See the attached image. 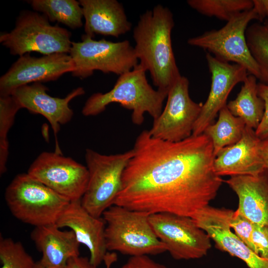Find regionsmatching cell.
<instances>
[{"label":"cell","mask_w":268,"mask_h":268,"mask_svg":"<svg viewBox=\"0 0 268 268\" xmlns=\"http://www.w3.org/2000/svg\"><path fill=\"white\" fill-rule=\"evenodd\" d=\"M211 83L208 97L202 105L196 121L192 135L203 134L205 128L212 124L220 110L226 106V101L233 88L243 82L249 74L243 67L222 61L211 54H206Z\"/></svg>","instance_id":"9a60e30c"},{"label":"cell","mask_w":268,"mask_h":268,"mask_svg":"<svg viewBox=\"0 0 268 268\" xmlns=\"http://www.w3.org/2000/svg\"><path fill=\"white\" fill-rule=\"evenodd\" d=\"M246 38L250 53L258 65L260 83L268 85V19L248 26Z\"/></svg>","instance_id":"d4e9b609"},{"label":"cell","mask_w":268,"mask_h":268,"mask_svg":"<svg viewBox=\"0 0 268 268\" xmlns=\"http://www.w3.org/2000/svg\"><path fill=\"white\" fill-rule=\"evenodd\" d=\"M27 2L35 11L42 13L51 22L62 23L73 29L83 25V11L79 1L30 0Z\"/></svg>","instance_id":"cb8c5ba5"},{"label":"cell","mask_w":268,"mask_h":268,"mask_svg":"<svg viewBox=\"0 0 268 268\" xmlns=\"http://www.w3.org/2000/svg\"><path fill=\"white\" fill-rule=\"evenodd\" d=\"M189 86L188 79L181 75L171 87L164 109L153 120L152 126L148 130L152 137L177 142L192 135L203 104L196 103L191 98Z\"/></svg>","instance_id":"8fae6325"},{"label":"cell","mask_w":268,"mask_h":268,"mask_svg":"<svg viewBox=\"0 0 268 268\" xmlns=\"http://www.w3.org/2000/svg\"><path fill=\"white\" fill-rule=\"evenodd\" d=\"M57 224L35 227L30 237L42 253L46 268H66L69 260L79 256L80 243L72 230L62 231Z\"/></svg>","instance_id":"44dd1931"},{"label":"cell","mask_w":268,"mask_h":268,"mask_svg":"<svg viewBox=\"0 0 268 268\" xmlns=\"http://www.w3.org/2000/svg\"><path fill=\"white\" fill-rule=\"evenodd\" d=\"M149 216L147 213L115 204L106 210L102 217L106 224L107 250L131 257L158 255L167 251L155 234Z\"/></svg>","instance_id":"277c9868"},{"label":"cell","mask_w":268,"mask_h":268,"mask_svg":"<svg viewBox=\"0 0 268 268\" xmlns=\"http://www.w3.org/2000/svg\"><path fill=\"white\" fill-rule=\"evenodd\" d=\"M33 268H46L43 266L39 261V262H36Z\"/></svg>","instance_id":"8d00e7d4"},{"label":"cell","mask_w":268,"mask_h":268,"mask_svg":"<svg viewBox=\"0 0 268 268\" xmlns=\"http://www.w3.org/2000/svg\"><path fill=\"white\" fill-rule=\"evenodd\" d=\"M133 155L132 149L111 155L86 149L88 181L81 202L94 216L102 217L104 212L114 204L122 189L124 171Z\"/></svg>","instance_id":"52a82bcc"},{"label":"cell","mask_w":268,"mask_h":268,"mask_svg":"<svg viewBox=\"0 0 268 268\" xmlns=\"http://www.w3.org/2000/svg\"><path fill=\"white\" fill-rule=\"evenodd\" d=\"M27 173L69 201L81 200L88 181L86 166L55 151L41 153Z\"/></svg>","instance_id":"7c38bea8"},{"label":"cell","mask_w":268,"mask_h":268,"mask_svg":"<svg viewBox=\"0 0 268 268\" xmlns=\"http://www.w3.org/2000/svg\"><path fill=\"white\" fill-rule=\"evenodd\" d=\"M260 153L266 169L268 172V139L262 140Z\"/></svg>","instance_id":"e575fe53"},{"label":"cell","mask_w":268,"mask_h":268,"mask_svg":"<svg viewBox=\"0 0 268 268\" xmlns=\"http://www.w3.org/2000/svg\"><path fill=\"white\" fill-rule=\"evenodd\" d=\"M252 242L256 253L268 260V227L254 223Z\"/></svg>","instance_id":"f546056e"},{"label":"cell","mask_w":268,"mask_h":268,"mask_svg":"<svg viewBox=\"0 0 268 268\" xmlns=\"http://www.w3.org/2000/svg\"><path fill=\"white\" fill-rule=\"evenodd\" d=\"M69 54L74 65L71 74L80 79L91 76L95 70L119 76L133 69L139 63L128 40H95L85 34L81 41L72 42Z\"/></svg>","instance_id":"ba28073f"},{"label":"cell","mask_w":268,"mask_h":268,"mask_svg":"<svg viewBox=\"0 0 268 268\" xmlns=\"http://www.w3.org/2000/svg\"><path fill=\"white\" fill-rule=\"evenodd\" d=\"M258 93L264 102L265 109L262 120L255 132L258 137L264 140L268 139V85L259 82Z\"/></svg>","instance_id":"4dcf8cb0"},{"label":"cell","mask_w":268,"mask_h":268,"mask_svg":"<svg viewBox=\"0 0 268 268\" xmlns=\"http://www.w3.org/2000/svg\"><path fill=\"white\" fill-rule=\"evenodd\" d=\"M44 14L36 11H22L14 28L0 35V43L11 55L21 56L32 52L44 55L69 54L72 41L71 32L57 25H52Z\"/></svg>","instance_id":"8992f818"},{"label":"cell","mask_w":268,"mask_h":268,"mask_svg":"<svg viewBox=\"0 0 268 268\" xmlns=\"http://www.w3.org/2000/svg\"><path fill=\"white\" fill-rule=\"evenodd\" d=\"M149 219L157 237L175 260L200 259L211 247L208 235L191 217L159 213L149 215Z\"/></svg>","instance_id":"30bf717a"},{"label":"cell","mask_w":268,"mask_h":268,"mask_svg":"<svg viewBox=\"0 0 268 268\" xmlns=\"http://www.w3.org/2000/svg\"><path fill=\"white\" fill-rule=\"evenodd\" d=\"M173 14L157 4L141 14L133 30L134 47L138 63L149 72L157 89L168 92L181 76L173 50Z\"/></svg>","instance_id":"7a4b0ae2"},{"label":"cell","mask_w":268,"mask_h":268,"mask_svg":"<svg viewBox=\"0 0 268 268\" xmlns=\"http://www.w3.org/2000/svg\"><path fill=\"white\" fill-rule=\"evenodd\" d=\"M56 224L60 228L72 230L78 242L86 246L90 263L98 267L107 253L104 220L91 214L82 206L81 200L70 201L59 216Z\"/></svg>","instance_id":"e0dca14e"},{"label":"cell","mask_w":268,"mask_h":268,"mask_svg":"<svg viewBox=\"0 0 268 268\" xmlns=\"http://www.w3.org/2000/svg\"><path fill=\"white\" fill-rule=\"evenodd\" d=\"M74 69L69 54L54 53L40 57L29 53L19 58L0 78V95H11L16 88L36 82L57 80Z\"/></svg>","instance_id":"4fadbf2b"},{"label":"cell","mask_w":268,"mask_h":268,"mask_svg":"<svg viewBox=\"0 0 268 268\" xmlns=\"http://www.w3.org/2000/svg\"><path fill=\"white\" fill-rule=\"evenodd\" d=\"M230 226L236 236L256 253L252 242L254 223L236 210L231 215Z\"/></svg>","instance_id":"f1b7e54d"},{"label":"cell","mask_w":268,"mask_h":268,"mask_svg":"<svg viewBox=\"0 0 268 268\" xmlns=\"http://www.w3.org/2000/svg\"><path fill=\"white\" fill-rule=\"evenodd\" d=\"M257 78L249 74L236 98L226 106L235 116L241 119L246 126L256 130L263 116L265 103L258 93Z\"/></svg>","instance_id":"7402d4cb"},{"label":"cell","mask_w":268,"mask_h":268,"mask_svg":"<svg viewBox=\"0 0 268 268\" xmlns=\"http://www.w3.org/2000/svg\"><path fill=\"white\" fill-rule=\"evenodd\" d=\"M21 108L12 95H0V174L7 170L9 154L7 134Z\"/></svg>","instance_id":"4316f807"},{"label":"cell","mask_w":268,"mask_h":268,"mask_svg":"<svg viewBox=\"0 0 268 268\" xmlns=\"http://www.w3.org/2000/svg\"><path fill=\"white\" fill-rule=\"evenodd\" d=\"M85 19V35L118 38L132 27L122 4L116 0H79Z\"/></svg>","instance_id":"ffe728a7"},{"label":"cell","mask_w":268,"mask_h":268,"mask_svg":"<svg viewBox=\"0 0 268 268\" xmlns=\"http://www.w3.org/2000/svg\"><path fill=\"white\" fill-rule=\"evenodd\" d=\"M253 20L260 21L258 14L253 7L236 14L221 28L207 31L190 38L187 43L206 50L222 61L232 62L244 67L249 74L258 79L259 69L250 53L246 38L247 28Z\"/></svg>","instance_id":"9c48e42d"},{"label":"cell","mask_w":268,"mask_h":268,"mask_svg":"<svg viewBox=\"0 0 268 268\" xmlns=\"http://www.w3.org/2000/svg\"><path fill=\"white\" fill-rule=\"evenodd\" d=\"M113 264V262L111 260H108L105 262L106 268H111Z\"/></svg>","instance_id":"d590c367"},{"label":"cell","mask_w":268,"mask_h":268,"mask_svg":"<svg viewBox=\"0 0 268 268\" xmlns=\"http://www.w3.org/2000/svg\"><path fill=\"white\" fill-rule=\"evenodd\" d=\"M233 212L209 205L191 218L215 242L217 249L242 260L249 268H268V260L254 252L231 231L230 220Z\"/></svg>","instance_id":"5bb4252c"},{"label":"cell","mask_w":268,"mask_h":268,"mask_svg":"<svg viewBox=\"0 0 268 268\" xmlns=\"http://www.w3.org/2000/svg\"><path fill=\"white\" fill-rule=\"evenodd\" d=\"M120 268H168L148 256L131 257Z\"/></svg>","instance_id":"1f68e13d"},{"label":"cell","mask_w":268,"mask_h":268,"mask_svg":"<svg viewBox=\"0 0 268 268\" xmlns=\"http://www.w3.org/2000/svg\"><path fill=\"white\" fill-rule=\"evenodd\" d=\"M4 198L12 214L34 227L55 224L70 201L27 173L17 175Z\"/></svg>","instance_id":"5b68a950"},{"label":"cell","mask_w":268,"mask_h":268,"mask_svg":"<svg viewBox=\"0 0 268 268\" xmlns=\"http://www.w3.org/2000/svg\"><path fill=\"white\" fill-rule=\"evenodd\" d=\"M236 193L239 212L253 223L268 227V172L231 176L223 180Z\"/></svg>","instance_id":"d6986e66"},{"label":"cell","mask_w":268,"mask_h":268,"mask_svg":"<svg viewBox=\"0 0 268 268\" xmlns=\"http://www.w3.org/2000/svg\"><path fill=\"white\" fill-rule=\"evenodd\" d=\"M245 127L244 121L234 116L225 106L219 112L217 121L208 126L203 134L210 139L215 156L223 148L238 142Z\"/></svg>","instance_id":"603a6c76"},{"label":"cell","mask_w":268,"mask_h":268,"mask_svg":"<svg viewBox=\"0 0 268 268\" xmlns=\"http://www.w3.org/2000/svg\"><path fill=\"white\" fill-rule=\"evenodd\" d=\"M66 268H98V267L92 265L87 257L79 256L70 259Z\"/></svg>","instance_id":"d6a6232c"},{"label":"cell","mask_w":268,"mask_h":268,"mask_svg":"<svg viewBox=\"0 0 268 268\" xmlns=\"http://www.w3.org/2000/svg\"><path fill=\"white\" fill-rule=\"evenodd\" d=\"M1 268H33L36 263L21 243L10 238H0Z\"/></svg>","instance_id":"83f0119b"},{"label":"cell","mask_w":268,"mask_h":268,"mask_svg":"<svg viewBox=\"0 0 268 268\" xmlns=\"http://www.w3.org/2000/svg\"><path fill=\"white\" fill-rule=\"evenodd\" d=\"M187 2L202 15L226 21L236 14L253 7L251 0H188Z\"/></svg>","instance_id":"484cf974"},{"label":"cell","mask_w":268,"mask_h":268,"mask_svg":"<svg viewBox=\"0 0 268 268\" xmlns=\"http://www.w3.org/2000/svg\"><path fill=\"white\" fill-rule=\"evenodd\" d=\"M48 90L42 83L36 82L16 88L11 95L21 108L44 117L50 124L57 139L61 125L68 123L73 116L69 102L73 98L83 95L85 91L83 88L78 87L65 97L59 98L49 95L47 92Z\"/></svg>","instance_id":"2e32d148"},{"label":"cell","mask_w":268,"mask_h":268,"mask_svg":"<svg viewBox=\"0 0 268 268\" xmlns=\"http://www.w3.org/2000/svg\"><path fill=\"white\" fill-rule=\"evenodd\" d=\"M262 140L255 130L246 126L236 143L222 149L215 156L213 166L217 175H255L266 170L261 153Z\"/></svg>","instance_id":"ac0fdd59"},{"label":"cell","mask_w":268,"mask_h":268,"mask_svg":"<svg viewBox=\"0 0 268 268\" xmlns=\"http://www.w3.org/2000/svg\"><path fill=\"white\" fill-rule=\"evenodd\" d=\"M146 72L138 63L133 69L119 75L109 91L95 93L88 98L82 108V115L96 116L110 104L117 103L132 111V121L136 125L143 123L146 113L153 120L157 118L163 110L168 92L154 89L148 82Z\"/></svg>","instance_id":"3957f363"},{"label":"cell","mask_w":268,"mask_h":268,"mask_svg":"<svg viewBox=\"0 0 268 268\" xmlns=\"http://www.w3.org/2000/svg\"><path fill=\"white\" fill-rule=\"evenodd\" d=\"M253 8L257 12L260 22L268 19V0H253Z\"/></svg>","instance_id":"836d02e7"},{"label":"cell","mask_w":268,"mask_h":268,"mask_svg":"<svg viewBox=\"0 0 268 268\" xmlns=\"http://www.w3.org/2000/svg\"><path fill=\"white\" fill-rule=\"evenodd\" d=\"M114 204L151 215L192 217L209 205L223 180L215 173L210 139L204 134L177 142L136 137Z\"/></svg>","instance_id":"6da1fadb"}]
</instances>
